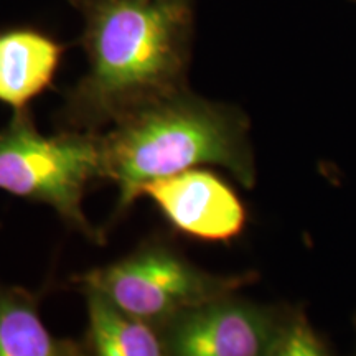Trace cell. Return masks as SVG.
Segmentation results:
<instances>
[{"mask_svg": "<svg viewBox=\"0 0 356 356\" xmlns=\"http://www.w3.org/2000/svg\"><path fill=\"white\" fill-rule=\"evenodd\" d=\"M142 195L177 231L203 241H231L246 225V210L234 190L203 168L150 181Z\"/></svg>", "mask_w": 356, "mask_h": 356, "instance_id": "6", "label": "cell"}, {"mask_svg": "<svg viewBox=\"0 0 356 356\" xmlns=\"http://www.w3.org/2000/svg\"><path fill=\"white\" fill-rule=\"evenodd\" d=\"M104 178L99 132L70 131L44 136L25 109L0 131V190L51 207L92 241L102 234L88 221L83 197Z\"/></svg>", "mask_w": 356, "mask_h": 356, "instance_id": "3", "label": "cell"}, {"mask_svg": "<svg viewBox=\"0 0 356 356\" xmlns=\"http://www.w3.org/2000/svg\"><path fill=\"white\" fill-rule=\"evenodd\" d=\"M61 56V44L37 30L0 33V101L25 109L50 86Z\"/></svg>", "mask_w": 356, "mask_h": 356, "instance_id": "7", "label": "cell"}, {"mask_svg": "<svg viewBox=\"0 0 356 356\" xmlns=\"http://www.w3.org/2000/svg\"><path fill=\"white\" fill-rule=\"evenodd\" d=\"M249 275H216L200 269L165 244H145L108 266L78 277L132 317L163 327L177 315L231 296Z\"/></svg>", "mask_w": 356, "mask_h": 356, "instance_id": "4", "label": "cell"}, {"mask_svg": "<svg viewBox=\"0 0 356 356\" xmlns=\"http://www.w3.org/2000/svg\"><path fill=\"white\" fill-rule=\"evenodd\" d=\"M86 73L70 92L66 124L97 132L186 88L191 0H76Z\"/></svg>", "mask_w": 356, "mask_h": 356, "instance_id": "1", "label": "cell"}, {"mask_svg": "<svg viewBox=\"0 0 356 356\" xmlns=\"http://www.w3.org/2000/svg\"><path fill=\"white\" fill-rule=\"evenodd\" d=\"M269 356H330L322 340L302 317L289 318Z\"/></svg>", "mask_w": 356, "mask_h": 356, "instance_id": "10", "label": "cell"}, {"mask_svg": "<svg viewBox=\"0 0 356 356\" xmlns=\"http://www.w3.org/2000/svg\"><path fill=\"white\" fill-rule=\"evenodd\" d=\"M83 292L91 356H168L159 327L126 314L92 289Z\"/></svg>", "mask_w": 356, "mask_h": 356, "instance_id": "8", "label": "cell"}, {"mask_svg": "<svg viewBox=\"0 0 356 356\" xmlns=\"http://www.w3.org/2000/svg\"><path fill=\"white\" fill-rule=\"evenodd\" d=\"M289 318L233 293L160 327L168 356H269Z\"/></svg>", "mask_w": 356, "mask_h": 356, "instance_id": "5", "label": "cell"}, {"mask_svg": "<svg viewBox=\"0 0 356 356\" xmlns=\"http://www.w3.org/2000/svg\"><path fill=\"white\" fill-rule=\"evenodd\" d=\"M0 356H78L44 327L32 293L0 284Z\"/></svg>", "mask_w": 356, "mask_h": 356, "instance_id": "9", "label": "cell"}, {"mask_svg": "<svg viewBox=\"0 0 356 356\" xmlns=\"http://www.w3.org/2000/svg\"><path fill=\"white\" fill-rule=\"evenodd\" d=\"M99 136L104 178L118 186L119 213L150 181L200 165H220L243 185H254L244 119L186 88L134 111Z\"/></svg>", "mask_w": 356, "mask_h": 356, "instance_id": "2", "label": "cell"}]
</instances>
